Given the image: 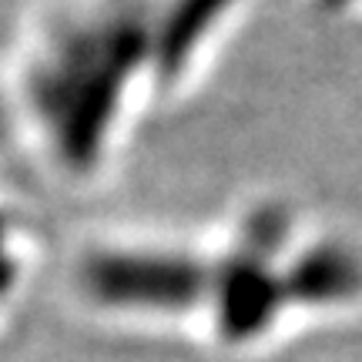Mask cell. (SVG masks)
Masks as SVG:
<instances>
[{
  "mask_svg": "<svg viewBox=\"0 0 362 362\" xmlns=\"http://www.w3.org/2000/svg\"><path fill=\"white\" fill-rule=\"evenodd\" d=\"M155 27L141 7L115 4L61 27L30 71V104L67 168L88 171L104 151L128 81L151 64Z\"/></svg>",
  "mask_w": 362,
  "mask_h": 362,
  "instance_id": "1",
  "label": "cell"
},
{
  "mask_svg": "<svg viewBox=\"0 0 362 362\" xmlns=\"http://www.w3.org/2000/svg\"><path fill=\"white\" fill-rule=\"evenodd\" d=\"M285 235L279 208H265L245 228V245L215 275L221 332L228 339H252L275 319L285 298V279L269 269L275 245Z\"/></svg>",
  "mask_w": 362,
  "mask_h": 362,
  "instance_id": "2",
  "label": "cell"
},
{
  "mask_svg": "<svg viewBox=\"0 0 362 362\" xmlns=\"http://www.w3.org/2000/svg\"><path fill=\"white\" fill-rule=\"evenodd\" d=\"M84 282L101 302L148 309H185L215 288L205 265L158 252H101L88 262Z\"/></svg>",
  "mask_w": 362,
  "mask_h": 362,
  "instance_id": "3",
  "label": "cell"
},
{
  "mask_svg": "<svg viewBox=\"0 0 362 362\" xmlns=\"http://www.w3.org/2000/svg\"><path fill=\"white\" fill-rule=\"evenodd\" d=\"M235 0H171L155 24L151 67L161 81H175L192 64L194 51L205 44L211 27L228 13Z\"/></svg>",
  "mask_w": 362,
  "mask_h": 362,
  "instance_id": "4",
  "label": "cell"
},
{
  "mask_svg": "<svg viewBox=\"0 0 362 362\" xmlns=\"http://www.w3.org/2000/svg\"><path fill=\"white\" fill-rule=\"evenodd\" d=\"M285 296L309 305L342 302L362 288V265L359 259L339 245H319L305 252L292 269L282 275Z\"/></svg>",
  "mask_w": 362,
  "mask_h": 362,
  "instance_id": "5",
  "label": "cell"
},
{
  "mask_svg": "<svg viewBox=\"0 0 362 362\" xmlns=\"http://www.w3.org/2000/svg\"><path fill=\"white\" fill-rule=\"evenodd\" d=\"M319 4H325V7H342L346 0H319Z\"/></svg>",
  "mask_w": 362,
  "mask_h": 362,
  "instance_id": "6",
  "label": "cell"
}]
</instances>
